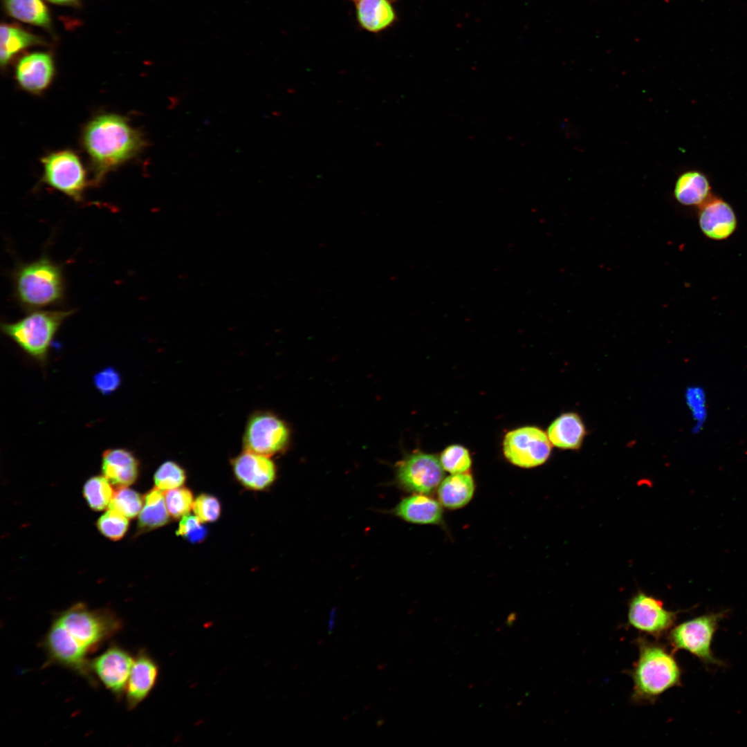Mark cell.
<instances>
[{"label":"cell","mask_w":747,"mask_h":747,"mask_svg":"<svg viewBox=\"0 0 747 747\" xmlns=\"http://www.w3.org/2000/svg\"><path fill=\"white\" fill-rule=\"evenodd\" d=\"M74 310H34L15 322L1 324L2 333L40 366L44 367L51 343Z\"/></svg>","instance_id":"cell-5"},{"label":"cell","mask_w":747,"mask_h":747,"mask_svg":"<svg viewBox=\"0 0 747 747\" xmlns=\"http://www.w3.org/2000/svg\"><path fill=\"white\" fill-rule=\"evenodd\" d=\"M394 515L412 524H436L441 522V504L427 495L413 493L404 497L392 510Z\"/></svg>","instance_id":"cell-18"},{"label":"cell","mask_w":747,"mask_h":747,"mask_svg":"<svg viewBox=\"0 0 747 747\" xmlns=\"http://www.w3.org/2000/svg\"><path fill=\"white\" fill-rule=\"evenodd\" d=\"M102 472L111 483L128 486L138 479L140 463L132 452L125 448H110L102 455Z\"/></svg>","instance_id":"cell-17"},{"label":"cell","mask_w":747,"mask_h":747,"mask_svg":"<svg viewBox=\"0 0 747 747\" xmlns=\"http://www.w3.org/2000/svg\"><path fill=\"white\" fill-rule=\"evenodd\" d=\"M230 465L236 480L250 490H266L277 479V466L269 456L243 450L230 459Z\"/></svg>","instance_id":"cell-13"},{"label":"cell","mask_w":747,"mask_h":747,"mask_svg":"<svg viewBox=\"0 0 747 747\" xmlns=\"http://www.w3.org/2000/svg\"><path fill=\"white\" fill-rule=\"evenodd\" d=\"M163 492L155 487L144 496L145 504L138 517V533L151 531L169 523L171 517L166 506Z\"/></svg>","instance_id":"cell-25"},{"label":"cell","mask_w":747,"mask_h":747,"mask_svg":"<svg viewBox=\"0 0 747 747\" xmlns=\"http://www.w3.org/2000/svg\"><path fill=\"white\" fill-rule=\"evenodd\" d=\"M44 183L75 201H82L89 185L79 156L68 149L52 152L42 159Z\"/></svg>","instance_id":"cell-6"},{"label":"cell","mask_w":747,"mask_h":747,"mask_svg":"<svg viewBox=\"0 0 747 747\" xmlns=\"http://www.w3.org/2000/svg\"><path fill=\"white\" fill-rule=\"evenodd\" d=\"M444 469L434 454L413 452L396 465L395 479L403 490L412 493L429 495L443 479Z\"/></svg>","instance_id":"cell-9"},{"label":"cell","mask_w":747,"mask_h":747,"mask_svg":"<svg viewBox=\"0 0 747 747\" xmlns=\"http://www.w3.org/2000/svg\"><path fill=\"white\" fill-rule=\"evenodd\" d=\"M356 14L360 26L373 33L387 28L396 17L388 0H357Z\"/></svg>","instance_id":"cell-24"},{"label":"cell","mask_w":747,"mask_h":747,"mask_svg":"<svg viewBox=\"0 0 747 747\" xmlns=\"http://www.w3.org/2000/svg\"><path fill=\"white\" fill-rule=\"evenodd\" d=\"M93 382L97 389L104 395L115 391L121 383L119 373L112 367H107L98 371L93 377Z\"/></svg>","instance_id":"cell-35"},{"label":"cell","mask_w":747,"mask_h":747,"mask_svg":"<svg viewBox=\"0 0 747 747\" xmlns=\"http://www.w3.org/2000/svg\"><path fill=\"white\" fill-rule=\"evenodd\" d=\"M724 612L711 613L685 621L671 629L668 640L672 652L686 650L704 663L721 665L711 650L714 634Z\"/></svg>","instance_id":"cell-7"},{"label":"cell","mask_w":747,"mask_h":747,"mask_svg":"<svg viewBox=\"0 0 747 747\" xmlns=\"http://www.w3.org/2000/svg\"><path fill=\"white\" fill-rule=\"evenodd\" d=\"M334 614H335L333 612L331 614V617H330L329 620V624H328L329 625V631H331L333 629V627H334V625H335V615Z\"/></svg>","instance_id":"cell-37"},{"label":"cell","mask_w":747,"mask_h":747,"mask_svg":"<svg viewBox=\"0 0 747 747\" xmlns=\"http://www.w3.org/2000/svg\"><path fill=\"white\" fill-rule=\"evenodd\" d=\"M176 534L189 542L195 544L205 540L208 530L196 515L187 514L181 518Z\"/></svg>","instance_id":"cell-33"},{"label":"cell","mask_w":747,"mask_h":747,"mask_svg":"<svg viewBox=\"0 0 747 747\" xmlns=\"http://www.w3.org/2000/svg\"><path fill=\"white\" fill-rule=\"evenodd\" d=\"M551 450L548 436L535 427H523L510 431L504 441V453L513 464L533 468L544 463Z\"/></svg>","instance_id":"cell-10"},{"label":"cell","mask_w":747,"mask_h":747,"mask_svg":"<svg viewBox=\"0 0 747 747\" xmlns=\"http://www.w3.org/2000/svg\"><path fill=\"white\" fill-rule=\"evenodd\" d=\"M49 3L55 4L57 6H67L75 8H79L82 6L81 0H46Z\"/></svg>","instance_id":"cell-36"},{"label":"cell","mask_w":747,"mask_h":747,"mask_svg":"<svg viewBox=\"0 0 747 747\" xmlns=\"http://www.w3.org/2000/svg\"><path fill=\"white\" fill-rule=\"evenodd\" d=\"M0 39V63L2 68L7 67L16 55L24 50L46 44L44 38L15 23H1Z\"/></svg>","instance_id":"cell-19"},{"label":"cell","mask_w":747,"mask_h":747,"mask_svg":"<svg viewBox=\"0 0 747 747\" xmlns=\"http://www.w3.org/2000/svg\"><path fill=\"white\" fill-rule=\"evenodd\" d=\"M584 425L578 415L566 413L557 418L548 429L552 444L562 449L578 448L585 436Z\"/></svg>","instance_id":"cell-22"},{"label":"cell","mask_w":747,"mask_h":747,"mask_svg":"<svg viewBox=\"0 0 747 747\" xmlns=\"http://www.w3.org/2000/svg\"><path fill=\"white\" fill-rule=\"evenodd\" d=\"M12 282L15 298L28 311L59 304L64 299L62 268L46 255L19 264L12 273Z\"/></svg>","instance_id":"cell-4"},{"label":"cell","mask_w":747,"mask_h":747,"mask_svg":"<svg viewBox=\"0 0 747 747\" xmlns=\"http://www.w3.org/2000/svg\"><path fill=\"white\" fill-rule=\"evenodd\" d=\"M677 614L666 609L661 600L638 591L629 602L627 620L636 630L658 638L674 625Z\"/></svg>","instance_id":"cell-11"},{"label":"cell","mask_w":747,"mask_h":747,"mask_svg":"<svg viewBox=\"0 0 747 747\" xmlns=\"http://www.w3.org/2000/svg\"><path fill=\"white\" fill-rule=\"evenodd\" d=\"M82 144L90 160L93 182L99 184L109 172L138 155L145 140L126 118L104 113L86 124Z\"/></svg>","instance_id":"cell-2"},{"label":"cell","mask_w":747,"mask_h":747,"mask_svg":"<svg viewBox=\"0 0 747 747\" xmlns=\"http://www.w3.org/2000/svg\"><path fill=\"white\" fill-rule=\"evenodd\" d=\"M158 675L159 667L155 660L144 650L140 651L134 658L124 692L129 710L136 708L149 696Z\"/></svg>","instance_id":"cell-16"},{"label":"cell","mask_w":747,"mask_h":747,"mask_svg":"<svg viewBox=\"0 0 747 747\" xmlns=\"http://www.w3.org/2000/svg\"><path fill=\"white\" fill-rule=\"evenodd\" d=\"M711 185L708 177L699 171H688L677 179L674 196L682 205L700 207L711 197Z\"/></svg>","instance_id":"cell-21"},{"label":"cell","mask_w":747,"mask_h":747,"mask_svg":"<svg viewBox=\"0 0 747 747\" xmlns=\"http://www.w3.org/2000/svg\"><path fill=\"white\" fill-rule=\"evenodd\" d=\"M687 403L696 421V427H701L708 414L706 394L701 387H692L686 392Z\"/></svg>","instance_id":"cell-34"},{"label":"cell","mask_w":747,"mask_h":747,"mask_svg":"<svg viewBox=\"0 0 747 747\" xmlns=\"http://www.w3.org/2000/svg\"><path fill=\"white\" fill-rule=\"evenodd\" d=\"M122 620L108 609H90L76 603L57 614L47 631L43 647L50 663L93 683L88 654L122 629Z\"/></svg>","instance_id":"cell-1"},{"label":"cell","mask_w":747,"mask_h":747,"mask_svg":"<svg viewBox=\"0 0 747 747\" xmlns=\"http://www.w3.org/2000/svg\"><path fill=\"white\" fill-rule=\"evenodd\" d=\"M1 3L8 16L53 34L51 15L43 0H1Z\"/></svg>","instance_id":"cell-20"},{"label":"cell","mask_w":747,"mask_h":747,"mask_svg":"<svg viewBox=\"0 0 747 747\" xmlns=\"http://www.w3.org/2000/svg\"><path fill=\"white\" fill-rule=\"evenodd\" d=\"M55 65L50 52L35 51L21 56L16 63L15 77L19 86L32 94L44 93L51 84Z\"/></svg>","instance_id":"cell-14"},{"label":"cell","mask_w":747,"mask_h":747,"mask_svg":"<svg viewBox=\"0 0 747 747\" xmlns=\"http://www.w3.org/2000/svg\"><path fill=\"white\" fill-rule=\"evenodd\" d=\"M194 497L192 490L181 486L165 492V500L171 518L178 519L192 509Z\"/></svg>","instance_id":"cell-29"},{"label":"cell","mask_w":747,"mask_h":747,"mask_svg":"<svg viewBox=\"0 0 747 747\" xmlns=\"http://www.w3.org/2000/svg\"><path fill=\"white\" fill-rule=\"evenodd\" d=\"M286 423L268 411H256L249 416L243 435L244 450L271 456L284 452L290 441Z\"/></svg>","instance_id":"cell-8"},{"label":"cell","mask_w":747,"mask_h":747,"mask_svg":"<svg viewBox=\"0 0 747 747\" xmlns=\"http://www.w3.org/2000/svg\"><path fill=\"white\" fill-rule=\"evenodd\" d=\"M144 497L127 486H120L115 491L108 508L118 511L127 518H134L142 508Z\"/></svg>","instance_id":"cell-28"},{"label":"cell","mask_w":747,"mask_h":747,"mask_svg":"<svg viewBox=\"0 0 747 747\" xmlns=\"http://www.w3.org/2000/svg\"><path fill=\"white\" fill-rule=\"evenodd\" d=\"M134 658L127 650L113 644L90 661V670L111 694L120 699L124 694Z\"/></svg>","instance_id":"cell-12"},{"label":"cell","mask_w":747,"mask_h":747,"mask_svg":"<svg viewBox=\"0 0 747 747\" xmlns=\"http://www.w3.org/2000/svg\"><path fill=\"white\" fill-rule=\"evenodd\" d=\"M698 221L702 233L714 241L727 239L737 227L732 207L723 199L713 196L699 207Z\"/></svg>","instance_id":"cell-15"},{"label":"cell","mask_w":747,"mask_h":747,"mask_svg":"<svg viewBox=\"0 0 747 747\" xmlns=\"http://www.w3.org/2000/svg\"><path fill=\"white\" fill-rule=\"evenodd\" d=\"M474 492V483L468 473L451 474L440 483L438 489L439 502L449 509H458L465 506Z\"/></svg>","instance_id":"cell-23"},{"label":"cell","mask_w":747,"mask_h":747,"mask_svg":"<svg viewBox=\"0 0 747 747\" xmlns=\"http://www.w3.org/2000/svg\"><path fill=\"white\" fill-rule=\"evenodd\" d=\"M638 658L630 671L634 682L631 699L654 703L667 690L681 685V672L673 652L645 638L637 640Z\"/></svg>","instance_id":"cell-3"},{"label":"cell","mask_w":747,"mask_h":747,"mask_svg":"<svg viewBox=\"0 0 747 747\" xmlns=\"http://www.w3.org/2000/svg\"><path fill=\"white\" fill-rule=\"evenodd\" d=\"M108 509L98 519L97 527L104 536L116 541L126 533L129 527V519L115 509Z\"/></svg>","instance_id":"cell-30"},{"label":"cell","mask_w":747,"mask_h":747,"mask_svg":"<svg viewBox=\"0 0 747 747\" xmlns=\"http://www.w3.org/2000/svg\"><path fill=\"white\" fill-rule=\"evenodd\" d=\"M192 510L203 523L214 522L221 515L220 501L208 493H201L194 499Z\"/></svg>","instance_id":"cell-32"},{"label":"cell","mask_w":747,"mask_h":747,"mask_svg":"<svg viewBox=\"0 0 747 747\" xmlns=\"http://www.w3.org/2000/svg\"><path fill=\"white\" fill-rule=\"evenodd\" d=\"M440 461L444 470L450 474L465 473L471 466L468 450L459 445L445 448L441 454Z\"/></svg>","instance_id":"cell-31"},{"label":"cell","mask_w":747,"mask_h":747,"mask_svg":"<svg viewBox=\"0 0 747 747\" xmlns=\"http://www.w3.org/2000/svg\"><path fill=\"white\" fill-rule=\"evenodd\" d=\"M186 480L185 470L174 461L163 462L157 468L154 475L155 487L163 491L183 486Z\"/></svg>","instance_id":"cell-27"},{"label":"cell","mask_w":747,"mask_h":747,"mask_svg":"<svg viewBox=\"0 0 747 747\" xmlns=\"http://www.w3.org/2000/svg\"><path fill=\"white\" fill-rule=\"evenodd\" d=\"M114 492L110 481L104 475L89 478L83 488V495L89 507L97 511L109 508Z\"/></svg>","instance_id":"cell-26"}]
</instances>
